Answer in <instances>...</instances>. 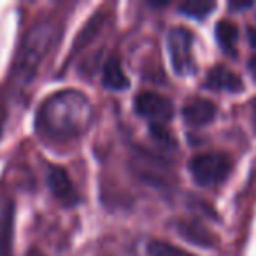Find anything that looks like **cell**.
Returning <instances> with one entry per match:
<instances>
[{
    "mask_svg": "<svg viewBox=\"0 0 256 256\" xmlns=\"http://www.w3.org/2000/svg\"><path fill=\"white\" fill-rule=\"evenodd\" d=\"M193 34L184 26H176L168 32L167 46L170 54L172 67L176 74L186 76L195 70V62H193Z\"/></svg>",
    "mask_w": 256,
    "mask_h": 256,
    "instance_id": "277c9868",
    "label": "cell"
},
{
    "mask_svg": "<svg viewBox=\"0 0 256 256\" xmlns=\"http://www.w3.org/2000/svg\"><path fill=\"white\" fill-rule=\"evenodd\" d=\"M148 256H195L192 252L184 251V249L178 248V246L170 244V242L164 240H151L146 248Z\"/></svg>",
    "mask_w": 256,
    "mask_h": 256,
    "instance_id": "5bb4252c",
    "label": "cell"
},
{
    "mask_svg": "<svg viewBox=\"0 0 256 256\" xmlns=\"http://www.w3.org/2000/svg\"><path fill=\"white\" fill-rule=\"evenodd\" d=\"M206 88L214 92L238 93L244 90V84H242V79L226 67H214L206 78Z\"/></svg>",
    "mask_w": 256,
    "mask_h": 256,
    "instance_id": "ba28073f",
    "label": "cell"
},
{
    "mask_svg": "<svg viewBox=\"0 0 256 256\" xmlns=\"http://www.w3.org/2000/svg\"><path fill=\"white\" fill-rule=\"evenodd\" d=\"M190 174L196 184L209 188L223 182L232 170V162L226 154L221 153H206L196 154L190 160Z\"/></svg>",
    "mask_w": 256,
    "mask_h": 256,
    "instance_id": "3957f363",
    "label": "cell"
},
{
    "mask_svg": "<svg viewBox=\"0 0 256 256\" xmlns=\"http://www.w3.org/2000/svg\"><path fill=\"white\" fill-rule=\"evenodd\" d=\"M249 42L256 50V30H249Z\"/></svg>",
    "mask_w": 256,
    "mask_h": 256,
    "instance_id": "d6986e66",
    "label": "cell"
},
{
    "mask_svg": "<svg viewBox=\"0 0 256 256\" xmlns=\"http://www.w3.org/2000/svg\"><path fill=\"white\" fill-rule=\"evenodd\" d=\"M56 39L58 28L51 22H42L30 30L14 65V78L22 84H28L32 81L39 65L54 46Z\"/></svg>",
    "mask_w": 256,
    "mask_h": 256,
    "instance_id": "7a4b0ae2",
    "label": "cell"
},
{
    "mask_svg": "<svg viewBox=\"0 0 256 256\" xmlns=\"http://www.w3.org/2000/svg\"><path fill=\"white\" fill-rule=\"evenodd\" d=\"M92 120V106L82 93L64 90L39 107L37 128L51 139H72L81 136Z\"/></svg>",
    "mask_w": 256,
    "mask_h": 256,
    "instance_id": "6da1fadb",
    "label": "cell"
},
{
    "mask_svg": "<svg viewBox=\"0 0 256 256\" xmlns=\"http://www.w3.org/2000/svg\"><path fill=\"white\" fill-rule=\"evenodd\" d=\"M216 40L224 53L235 56V53H237V40H238L237 26H235L232 22L221 20V22L216 25Z\"/></svg>",
    "mask_w": 256,
    "mask_h": 256,
    "instance_id": "7c38bea8",
    "label": "cell"
},
{
    "mask_svg": "<svg viewBox=\"0 0 256 256\" xmlns=\"http://www.w3.org/2000/svg\"><path fill=\"white\" fill-rule=\"evenodd\" d=\"M176 228L181 237H184L192 244L200 246V248H214L216 244V237L196 221H179Z\"/></svg>",
    "mask_w": 256,
    "mask_h": 256,
    "instance_id": "9c48e42d",
    "label": "cell"
},
{
    "mask_svg": "<svg viewBox=\"0 0 256 256\" xmlns=\"http://www.w3.org/2000/svg\"><path fill=\"white\" fill-rule=\"evenodd\" d=\"M46 182L50 192L60 204L67 207H74L79 204V193L76 186L72 184L68 174L62 167H50L46 174Z\"/></svg>",
    "mask_w": 256,
    "mask_h": 256,
    "instance_id": "8992f818",
    "label": "cell"
},
{
    "mask_svg": "<svg viewBox=\"0 0 256 256\" xmlns=\"http://www.w3.org/2000/svg\"><path fill=\"white\" fill-rule=\"evenodd\" d=\"M228 8L234 9V11H242V9H249L252 8V2H230Z\"/></svg>",
    "mask_w": 256,
    "mask_h": 256,
    "instance_id": "e0dca14e",
    "label": "cell"
},
{
    "mask_svg": "<svg viewBox=\"0 0 256 256\" xmlns=\"http://www.w3.org/2000/svg\"><path fill=\"white\" fill-rule=\"evenodd\" d=\"M249 70H251L252 78L256 79V56H252L251 62H249Z\"/></svg>",
    "mask_w": 256,
    "mask_h": 256,
    "instance_id": "ac0fdd59",
    "label": "cell"
},
{
    "mask_svg": "<svg viewBox=\"0 0 256 256\" xmlns=\"http://www.w3.org/2000/svg\"><path fill=\"white\" fill-rule=\"evenodd\" d=\"M136 112L142 118H148L151 123H162L168 121L174 116V104L167 96L154 92H142L134 100Z\"/></svg>",
    "mask_w": 256,
    "mask_h": 256,
    "instance_id": "5b68a950",
    "label": "cell"
},
{
    "mask_svg": "<svg viewBox=\"0 0 256 256\" xmlns=\"http://www.w3.org/2000/svg\"><path fill=\"white\" fill-rule=\"evenodd\" d=\"M216 4L209 2V0H188V2H182L179 6V12L188 18L195 20H204L206 16H209L210 11H214Z\"/></svg>",
    "mask_w": 256,
    "mask_h": 256,
    "instance_id": "4fadbf2b",
    "label": "cell"
},
{
    "mask_svg": "<svg viewBox=\"0 0 256 256\" xmlns=\"http://www.w3.org/2000/svg\"><path fill=\"white\" fill-rule=\"evenodd\" d=\"M150 134L153 137V140H156L162 148L165 150H176L178 148V140L172 136V132L168 130L165 124L162 123H151L150 124Z\"/></svg>",
    "mask_w": 256,
    "mask_h": 256,
    "instance_id": "9a60e30c",
    "label": "cell"
},
{
    "mask_svg": "<svg viewBox=\"0 0 256 256\" xmlns=\"http://www.w3.org/2000/svg\"><path fill=\"white\" fill-rule=\"evenodd\" d=\"M12 218H14V204L11 200H0V254L6 256L11 246Z\"/></svg>",
    "mask_w": 256,
    "mask_h": 256,
    "instance_id": "8fae6325",
    "label": "cell"
},
{
    "mask_svg": "<svg viewBox=\"0 0 256 256\" xmlns=\"http://www.w3.org/2000/svg\"><path fill=\"white\" fill-rule=\"evenodd\" d=\"M30 256H42V254H37V252H32V254H30Z\"/></svg>",
    "mask_w": 256,
    "mask_h": 256,
    "instance_id": "44dd1931",
    "label": "cell"
},
{
    "mask_svg": "<svg viewBox=\"0 0 256 256\" xmlns=\"http://www.w3.org/2000/svg\"><path fill=\"white\" fill-rule=\"evenodd\" d=\"M216 104L207 98H193L182 107V118L190 126H206L216 118Z\"/></svg>",
    "mask_w": 256,
    "mask_h": 256,
    "instance_id": "52a82bcc",
    "label": "cell"
},
{
    "mask_svg": "<svg viewBox=\"0 0 256 256\" xmlns=\"http://www.w3.org/2000/svg\"><path fill=\"white\" fill-rule=\"evenodd\" d=\"M252 121H254V128H256V98L252 102Z\"/></svg>",
    "mask_w": 256,
    "mask_h": 256,
    "instance_id": "ffe728a7",
    "label": "cell"
},
{
    "mask_svg": "<svg viewBox=\"0 0 256 256\" xmlns=\"http://www.w3.org/2000/svg\"><path fill=\"white\" fill-rule=\"evenodd\" d=\"M104 23V14L102 12H98V14H95L92 20H90L88 23H86V26L82 28V32L78 36V39H76V44H74V51H78L79 48L86 46V44L90 42V40L93 39V36H95L96 32L100 30V26H102Z\"/></svg>",
    "mask_w": 256,
    "mask_h": 256,
    "instance_id": "2e32d148",
    "label": "cell"
},
{
    "mask_svg": "<svg viewBox=\"0 0 256 256\" xmlns=\"http://www.w3.org/2000/svg\"><path fill=\"white\" fill-rule=\"evenodd\" d=\"M102 82L106 88L120 92V90L128 88V78L124 76L123 67H121L120 60L116 56L107 58V62L104 64L102 68Z\"/></svg>",
    "mask_w": 256,
    "mask_h": 256,
    "instance_id": "30bf717a",
    "label": "cell"
}]
</instances>
